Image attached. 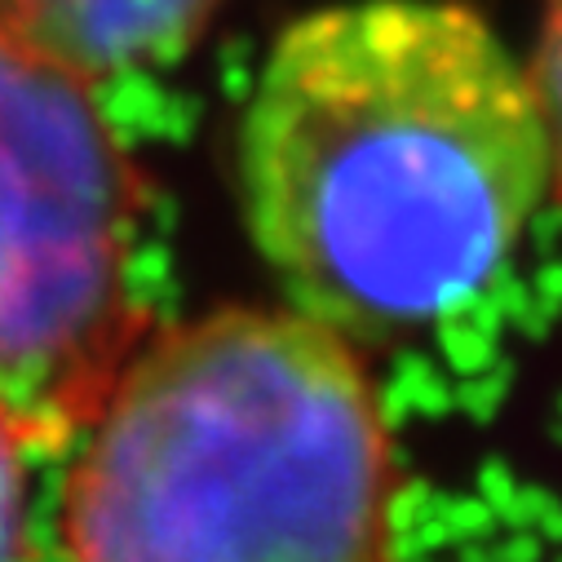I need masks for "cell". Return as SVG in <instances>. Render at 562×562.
<instances>
[{
	"label": "cell",
	"instance_id": "cell-1",
	"mask_svg": "<svg viewBox=\"0 0 562 562\" xmlns=\"http://www.w3.org/2000/svg\"><path fill=\"white\" fill-rule=\"evenodd\" d=\"M544 195L527 63L461 0L293 19L239 120V204L261 261L293 311L359 350L465 311Z\"/></svg>",
	"mask_w": 562,
	"mask_h": 562
},
{
	"label": "cell",
	"instance_id": "cell-2",
	"mask_svg": "<svg viewBox=\"0 0 562 562\" xmlns=\"http://www.w3.org/2000/svg\"><path fill=\"white\" fill-rule=\"evenodd\" d=\"M67 479L71 562H390L398 465L363 350L293 306L137 337Z\"/></svg>",
	"mask_w": 562,
	"mask_h": 562
},
{
	"label": "cell",
	"instance_id": "cell-3",
	"mask_svg": "<svg viewBox=\"0 0 562 562\" xmlns=\"http://www.w3.org/2000/svg\"><path fill=\"white\" fill-rule=\"evenodd\" d=\"M137 178L93 85L0 36V426L76 435L137 346Z\"/></svg>",
	"mask_w": 562,
	"mask_h": 562
},
{
	"label": "cell",
	"instance_id": "cell-4",
	"mask_svg": "<svg viewBox=\"0 0 562 562\" xmlns=\"http://www.w3.org/2000/svg\"><path fill=\"white\" fill-rule=\"evenodd\" d=\"M217 10L222 0H0V36L93 85L187 54Z\"/></svg>",
	"mask_w": 562,
	"mask_h": 562
},
{
	"label": "cell",
	"instance_id": "cell-5",
	"mask_svg": "<svg viewBox=\"0 0 562 562\" xmlns=\"http://www.w3.org/2000/svg\"><path fill=\"white\" fill-rule=\"evenodd\" d=\"M544 143H549V191L562 200V0H540V41L527 63Z\"/></svg>",
	"mask_w": 562,
	"mask_h": 562
},
{
	"label": "cell",
	"instance_id": "cell-6",
	"mask_svg": "<svg viewBox=\"0 0 562 562\" xmlns=\"http://www.w3.org/2000/svg\"><path fill=\"white\" fill-rule=\"evenodd\" d=\"M23 452L27 448L0 426V562H14L23 544V514H27Z\"/></svg>",
	"mask_w": 562,
	"mask_h": 562
}]
</instances>
